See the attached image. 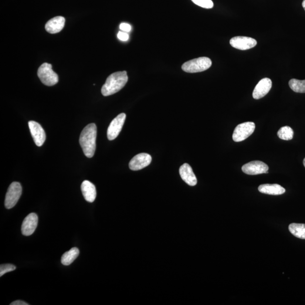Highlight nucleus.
<instances>
[{
	"instance_id": "nucleus-1",
	"label": "nucleus",
	"mask_w": 305,
	"mask_h": 305,
	"mask_svg": "<svg viewBox=\"0 0 305 305\" xmlns=\"http://www.w3.org/2000/svg\"><path fill=\"white\" fill-rule=\"evenodd\" d=\"M97 127L91 123L83 129L80 134L79 142L85 155L88 158L93 157L96 148Z\"/></svg>"
},
{
	"instance_id": "nucleus-2",
	"label": "nucleus",
	"mask_w": 305,
	"mask_h": 305,
	"mask_svg": "<svg viewBox=\"0 0 305 305\" xmlns=\"http://www.w3.org/2000/svg\"><path fill=\"white\" fill-rule=\"evenodd\" d=\"M128 77L126 71H118L110 75L101 88L104 96H108L121 91L127 83Z\"/></svg>"
},
{
	"instance_id": "nucleus-3",
	"label": "nucleus",
	"mask_w": 305,
	"mask_h": 305,
	"mask_svg": "<svg viewBox=\"0 0 305 305\" xmlns=\"http://www.w3.org/2000/svg\"><path fill=\"white\" fill-rule=\"evenodd\" d=\"M212 64V61L209 58L199 57L187 61L183 64L182 69L186 73H199L209 69Z\"/></svg>"
},
{
	"instance_id": "nucleus-4",
	"label": "nucleus",
	"mask_w": 305,
	"mask_h": 305,
	"mask_svg": "<svg viewBox=\"0 0 305 305\" xmlns=\"http://www.w3.org/2000/svg\"><path fill=\"white\" fill-rule=\"evenodd\" d=\"M37 76L41 81L46 86H53L59 82V76L54 72L52 65L47 63H44L37 71Z\"/></svg>"
},
{
	"instance_id": "nucleus-5",
	"label": "nucleus",
	"mask_w": 305,
	"mask_h": 305,
	"mask_svg": "<svg viewBox=\"0 0 305 305\" xmlns=\"http://www.w3.org/2000/svg\"><path fill=\"white\" fill-rule=\"evenodd\" d=\"M22 192V186L18 182H13L10 185L6 193L5 206L8 209L15 207L21 196Z\"/></svg>"
},
{
	"instance_id": "nucleus-6",
	"label": "nucleus",
	"mask_w": 305,
	"mask_h": 305,
	"mask_svg": "<svg viewBox=\"0 0 305 305\" xmlns=\"http://www.w3.org/2000/svg\"><path fill=\"white\" fill-rule=\"evenodd\" d=\"M255 128L256 125L252 122H245L237 125L233 131V140L235 142L245 140L253 133Z\"/></svg>"
},
{
	"instance_id": "nucleus-7",
	"label": "nucleus",
	"mask_w": 305,
	"mask_h": 305,
	"mask_svg": "<svg viewBox=\"0 0 305 305\" xmlns=\"http://www.w3.org/2000/svg\"><path fill=\"white\" fill-rule=\"evenodd\" d=\"M125 118L126 115L121 113L112 121L107 129V136L108 140H113L118 137L123 126Z\"/></svg>"
},
{
	"instance_id": "nucleus-8",
	"label": "nucleus",
	"mask_w": 305,
	"mask_h": 305,
	"mask_svg": "<svg viewBox=\"0 0 305 305\" xmlns=\"http://www.w3.org/2000/svg\"><path fill=\"white\" fill-rule=\"evenodd\" d=\"M269 166L264 162L259 161H254L247 163L242 167V171L245 174L250 175H256L262 174H267Z\"/></svg>"
},
{
	"instance_id": "nucleus-9",
	"label": "nucleus",
	"mask_w": 305,
	"mask_h": 305,
	"mask_svg": "<svg viewBox=\"0 0 305 305\" xmlns=\"http://www.w3.org/2000/svg\"><path fill=\"white\" fill-rule=\"evenodd\" d=\"M152 157L150 154L142 152L135 155L129 163V168L133 171L140 170L151 164Z\"/></svg>"
},
{
	"instance_id": "nucleus-10",
	"label": "nucleus",
	"mask_w": 305,
	"mask_h": 305,
	"mask_svg": "<svg viewBox=\"0 0 305 305\" xmlns=\"http://www.w3.org/2000/svg\"><path fill=\"white\" fill-rule=\"evenodd\" d=\"M230 44L235 48L245 50L252 48L257 45V42L255 39L246 36L234 37L230 40Z\"/></svg>"
},
{
	"instance_id": "nucleus-11",
	"label": "nucleus",
	"mask_w": 305,
	"mask_h": 305,
	"mask_svg": "<svg viewBox=\"0 0 305 305\" xmlns=\"http://www.w3.org/2000/svg\"><path fill=\"white\" fill-rule=\"evenodd\" d=\"M29 126L36 145L42 147L46 139V134L44 129L40 124L33 121L29 122Z\"/></svg>"
},
{
	"instance_id": "nucleus-12",
	"label": "nucleus",
	"mask_w": 305,
	"mask_h": 305,
	"mask_svg": "<svg viewBox=\"0 0 305 305\" xmlns=\"http://www.w3.org/2000/svg\"><path fill=\"white\" fill-rule=\"evenodd\" d=\"M38 223V216L32 213L27 215L24 219L22 225V233L24 236H30L35 232Z\"/></svg>"
},
{
	"instance_id": "nucleus-13",
	"label": "nucleus",
	"mask_w": 305,
	"mask_h": 305,
	"mask_svg": "<svg viewBox=\"0 0 305 305\" xmlns=\"http://www.w3.org/2000/svg\"><path fill=\"white\" fill-rule=\"evenodd\" d=\"M272 87V81L269 78H264L259 81L253 91L254 99L259 100L265 96Z\"/></svg>"
},
{
	"instance_id": "nucleus-14",
	"label": "nucleus",
	"mask_w": 305,
	"mask_h": 305,
	"mask_svg": "<svg viewBox=\"0 0 305 305\" xmlns=\"http://www.w3.org/2000/svg\"><path fill=\"white\" fill-rule=\"evenodd\" d=\"M180 175L183 181L190 186H195L198 183V180L191 166L188 164L183 165L179 169Z\"/></svg>"
},
{
	"instance_id": "nucleus-15",
	"label": "nucleus",
	"mask_w": 305,
	"mask_h": 305,
	"mask_svg": "<svg viewBox=\"0 0 305 305\" xmlns=\"http://www.w3.org/2000/svg\"><path fill=\"white\" fill-rule=\"evenodd\" d=\"M65 24V18L63 16H58L51 19L46 23V30L49 33H59L63 29Z\"/></svg>"
},
{
	"instance_id": "nucleus-16",
	"label": "nucleus",
	"mask_w": 305,
	"mask_h": 305,
	"mask_svg": "<svg viewBox=\"0 0 305 305\" xmlns=\"http://www.w3.org/2000/svg\"><path fill=\"white\" fill-rule=\"evenodd\" d=\"M81 190L83 197L87 201L93 202L96 198V189L92 183L88 181H85L81 185Z\"/></svg>"
},
{
	"instance_id": "nucleus-17",
	"label": "nucleus",
	"mask_w": 305,
	"mask_h": 305,
	"mask_svg": "<svg viewBox=\"0 0 305 305\" xmlns=\"http://www.w3.org/2000/svg\"><path fill=\"white\" fill-rule=\"evenodd\" d=\"M259 191L263 194L270 195H281L286 192V189L277 184L260 185L259 186Z\"/></svg>"
},
{
	"instance_id": "nucleus-18",
	"label": "nucleus",
	"mask_w": 305,
	"mask_h": 305,
	"mask_svg": "<svg viewBox=\"0 0 305 305\" xmlns=\"http://www.w3.org/2000/svg\"><path fill=\"white\" fill-rule=\"evenodd\" d=\"M79 255V250L77 247H73L68 252L64 253L61 257V263L64 266H69L72 263Z\"/></svg>"
},
{
	"instance_id": "nucleus-19",
	"label": "nucleus",
	"mask_w": 305,
	"mask_h": 305,
	"mask_svg": "<svg viewBox=\"0 0 305 305\" xmlns=\"http://www.w3.org/2000/svg\"><path fill=\"white\" fill-rule=\"evenodd\" d=\"M289 230L290 232L295 237L305 240V224L291 223L289 226Z\"/></svg>"
},
{
	"instance_id": "nucleus-20",
	"label": "nucleus",
	"mask_w": 305,
	"mask_h": 305,
	"mask_svg": "<svg viewBox=\"0 0 305 305\" xmlns=\"http://www.w3.org/2000/svg\"><path fill=\"white\" fill-rule=\"evenodd\" d=\"M289 86L291 90H293L295 92L305 93V80L291 79L289 81Z\"/></svg>"
},
{
	"instance_id": "nucleus-21",
	"label": "nucleus",
	"mask_w": 305,
	"mask_h": 305,
	"mask_svg": "<svg viewBox=\"0 0 305 305\" xmlns=\"http://www.w3.org/2000/svg\"><path fill=\"white\" fill-rule=\"evenodd\" d=\"M294 132L289 126H284L280 128L277 132V136L281 140H290L293 138Z\"/></svg>"
},
{
	"instance_id": "nucleus-22",
	"label": "nucleus",
	"mask_w": 305,
	"mask_h": 305,
	"mask_svg": "<svg viewBox=\"0 0 305 305\" xmlns=\"http://www.w3.org/2000/svg\"><path fill=\"white\" fill-rule=\"evenodd\" d=\"M192 1L203 8L212 9L214 6L212 0H192Z\"/></svg>"
},
{
	"instance_id": "nucleus-23",
	"label": "nucleus",
	"mask_w": 305,
	"mask_h": 305,
	"mask_svg": "<svg viewBox=\"0 0 305 305\" xmlns=\"http://www.w3.org/2000/svg\"><path fill=\"white\" fill-rule=\"evenodd\" d=\"M16 269V267L12 264H1L0 266V276H2L6 273L11 272Z\"/></svg>"
},
{
	"instance_id": "nucleus-24",
	"label": "nucleus",
	"mask_w": 305,
	"mask_h": 305,
	"mask_svg": "<svg viewBox=\"0 0 305 305\" xmlns=\"http://www.w3.org/2000/svg\"><path fill=\"white\" fill-rule=\"evenodd\" d=\"M118 37L120 40L125 42V41H127L128 40L129 35L127 32L120 31L118 33Z\"/></svg>"
},
{
	"instance_id": "nucleus-25",
	"label": "nucleus",
	"mask_w": 305,
	"mask_h": 305,
	"mask_svg": "<svg viewBox=\"0 0 305 305\" xmlns=\"http://www.w3.org/2000/svg\"><path fill=\"white\" fill-rule=\"evenodd\" d=\"M120 29L123 32H128L130 31L131 27L129 24L123 23L121 24Z\"/></svg>"
},
{
	"instance_id": "nucleus-26",
	"label": "nucleus",
	"mask_w": 305,
	"mask_h": 305,
	"mask_svg": "<svg viewBox=\"0 0 305 305\" xmlns=\"http://www.w3.org/2000/svg\"><path fill=\"white\" fill-rule=\"evenodd\" d=\"M29 304H27L25 301L18 300L13 302L10 305H29Z\"/></svg>"
},
{
	"instance_id": "nucleus-27",
	"label": "nucleus",
	"mask_w": 305,
	"mask_h": 305,
	"mask_svg": "<svg viewBox=\"0 0 305 305\" xmlns=\"http://www.w3.org/2000/svg\"><path fill=\"white\" fill-rule=\"evenodd\" d=\"M303 8H304L305 10V0H304L303 2Z\"/></svg>"
},
{
	"instance_id": "nucleus-28",
	"label": "nucleus",
	"mask_w": 305,
	"mask_h": 305,
	"mask_svg": "<svg viewBox=\"0 0 305 305\" xmlns=\"http://www.w3.org/2000/svg\"><path fill=\"white\" fill-rule=\"evenodd\" d=\"M303 164H304V165L305 168V158L304 159Z\"/></svg>"
}]
</instances>
